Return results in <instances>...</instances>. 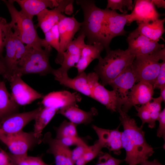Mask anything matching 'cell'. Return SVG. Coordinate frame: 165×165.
Segmentation results:
<instances>
[{"label":"cell","instance_id":"obj_17","mask_svg":"<svg viewBox=\"0 0 165 165\" xmlns=\"http://www.w3.org/2000/svg\"><path fill=\"white\" fill-rule=\"evenodd\" d=\"M80 95L76 93L66 90L50 92L44 96L41 103L43 106L53 108L58 111L62 108L72 105H77L81 100Z\"/></svg>","mask_w":165,"mask_h":165},{"label":"cell","instance_id":"obj_32","mask_svg":"<svg viewBox=\"0 0 165 165\" xmlns=\"http://www.w3.org/2000/svg\"><path fill=\"white\" fill-rule=\"evenodd\" d=\"M152 100H153L152 102H150L147 103L151 118V123L148 127L151 128L155 127L156 121L157 120L161 112V104L163 101L160 97L156 98H153Z\"/></svg>","mask_w":165,"mask_h":165},{"label":"cell","instance_id":"obj_20","mask_svg":"<svg viewBox=\"0 0 165 165\" xmlns=\"http://www.w3.org/2000/svg\"><path fill=\"white\" fill-rule=\"evenodd\" d=\"M136 82L131 64L109 84L121 100L122 106L128 98L129 90L132 88Z\"/></svg>","mask_w":165,"mask_h":165},{"label":"cell","instance_id":"obj_44","mask_svg":"<svg viewBox=\"0 0 165 165\" xmlns=\"http://www.w3.org/2000/svg\"><path fill=\"white\" fill-rule=\"evenodd\" d=\"M0 165H15L7 153L0 147Z\"/></svg>","mask_w":165,"mask_h":165},{"label":"cell","instance_id":"obj_24","mask_svg":"<svg viewBox=\"0 0 165 165\" xmlns=\"http://www.w3.org/2000/svg\"><path fill=\"white\" fill-rule=\"evenodd\" d=\"M58 112L70 121L77 125L90 123L93 120L94 116L98 114L97 110L95 108H92L89 111L86 112L79 108L78 105L67 106L60 109Z\"/></svg>","mask_w":165,"mask_h":165},{"label":"cell","instance_id":"obj_22","mask_svg":"<svg viewBox=\"0 0 165 165\" xmlns=\"http://www.w3.org/2000/svg\"><path fill=\"white\" fill-rule=\"evenodd\" d=\"M92 127L96 133L99 140L102 143L104 148L115 154L119 155L123 148L121 142V133L118 128L109 130L99 127L93 125Z\"/></svg>","mask_w":165,"mask_h":165},{"label":"cell","instance_id":"obj_11","mask_svg":"<svg viewBox=\"0 0 165 165\" xmlns=\"http://www.w3.org/2000/svg\"><path fill=\"white\" fill-rule=\"evenodd\" d=\"M127 40L128 45L127 50L135 57L150 54L165 48L164 44L150 39L136 29L129 34Z\"/></svg>","mask_w":165,"mask_h":165},{"label":"cell","instance_id":"obj_31","mask_svg":"<svg viewBox=\"0 0 165 165\" xmlns=\"http://www.w3.org/2000/svg\"><path fill=\"white\" fill-rule=\"evenodd\" d=\"M9 154L15 165H50L45 163L40 156H16Z\"/></svg>","mask_w":165,"mask_h":165},{"label":"cell","instance_id":"obj_19","mask_svg":"<svg viewBox=\"0 0 165 165\" xmlns=\"http://www.w3.org/2000/svg\"><path fill=\"white\" fill-rule=\"evenodd\" d=\"M85 37L83 34H80L69 43L63 53L62 62L61 67L56 69L57 71L67 73L70 68L75 67V64L79 60L82 50L86 44L84 42Z\"/></svg>","mask_w":165,"mask_h":165},{"label":"cell","instance_id":"obj_18","mask_svg":"<svg viewBox=\"0 0 165 165\" xmlns=\"http://www.w3.org/2000/svg\"><path fill=\"white\" fill-rule=\"evenodd\" d=\"M42 141L48 145L46 152L53 155L55 165H74L71 158L72 150L58 140L53 138L50 132L45 134Z\"/></svg>","mask_w":165,"mask_h":165},{"label":"cell","instance_id":"obj_25","mask_svg":"<svg viewBox=\"0 0 165 165\" xmlns=\"http://www.w3.org/2000/svg\"><path fill=\"white\" fill-rule=\"evenodd\" d=\"M21 8V11L31 19L45 9H53L58 5V0H13Z\"/></svg>","mask_w":165,"mask_h":165},{"label":"cell","instance_id":"obj_36","mask_svg":"<svg viewBox=\"0 0 165 165\" xmlns=\"http://www.w3.org/2000/svg\"><path fill=\"white\" fill-rule=\"evenodd\" d=\"M98 156L96 165H119L124 160L115 158L108 153L101 151Z\"/></svg>","mask_w":165,"mask_h":165},{"label":"cell","instance_id":"obj_48","mask_svg":"<svg viewBox=\"0 0 165 165\" xmlns=\"http://www.w3.org/2000/svg\"><path fill=\"white\" fill-rule=\"evenodd\" d=\"M86 164V163L82 156L75 161L74 165H85Z\"/></svg>","mask_w":165,"mask_h":165},{"label":"cell","instance_id":"obj_13","mask_svg":"<svg viewBox=\"0 0 165 165\" xmlns=\"http://www.w3.org/2000/svg\"><path fill=\"white\" fill-rule=\"evenodd\" d=\"M72 0H58V6L49 10L46 9L36 16L38 23L37 27L40 28L44 34L50 30L56 24H58L63 16L62 13L67 9L72 10Z\"/></svg>","mask_w":165,"mask_h":165},{"label":"cell","instance_id":"obj_33","mask_svg":"<svg viewBox=\"0 0 165 165\" xmlns=\"http://www.w3.org/2000/svg\"><path fill=\"white\" fill-rule=\"evenodd\" d=\"M134 4L131 0H108L106 9L119 10L123 13H127L129 10L132 11Z\"/></svg>","mask_w":165,"mask_h":165},{"label":"cell","instance_id":"obj_29","mask_svg":"<svg viewBox=\"0 0 165 165\" xmlns=\"http://www.w3.org/2000/svg\"><path fill=\"white\" fill-rule=\"evenodd\" d=\"M58 111L57 110L53 108L42 107L34 119L33 133L36 138L42 140L43 130Z\"/></svg>","mask_w":165,"mask_h":165},{"label":"cell","instance_id":"obj_5","mask_svg":"<svg viewBox=\"0 0 165 165\" xmlns=\"http://www.w3.org/2000/svg\"><path fill=\"white\" fill-rule=\"evenodd\" d=\"M52 50L50 46L41 50L28 48L25 56L16 63L13 75L17 74L21 76L28 74H38L43 76L52 74L54 69L49 61Z\"/></svg>","mask_w":165,"mask_h":165},{"label":"cell","instance_id":"obj_3","mask_svg":"<svg viewBox=\"0 0 165 165\" xmlns=\"http://www.w3.org/2000/svg\"><path fill=\"white\" fill-rule=\"evenodd\" d=\"M6 5L11 17L9 23L13 33L25 44L27 48L41 50L42 47L48 46L44 39L40 38L37 31V27L31 19L15 8L13 0H3Z\"/></svg>","mask_w":165,"mask_h":165},{"label":"cell","instance_id":"obj_9","mask_svg":"<svg viewBox=\"0 0 165 165\" xmlns=\"http://www.w3.org/2000/svg\"><path fill=\"white\" fill-rule=\"evenodd\" d=\"M82 24L74 16L67 17L64 15L58 24L59 34V51L55 60V62L61 64L63 59V53L69 43L73 40L75 33Z\"/></svg>","mask_w":165,"mask_h":165},{"label":"cell","instance_id":"obj_39","mask_svg":"<svg viewBox=\"0 0 165 165\" xmlns=\"http://www.w3.org/2000/svg\"><path fill=\"white\" fill-rule=\"evenodd\" d=\"M8 23L5 18L0 17V58H2L4 47L6 30Z\"/></svg>","mask_w":165,"mask_h":165},{"label":"cell","instance_id":"obj_35","mask_svg":"<svg viewBox=\"0 0 165 165\" xmlns=\"http://www.w3.org/2000/svg\"><path fill=\"white\" fill-rule=\"evenodd\" d=\"M103 148L102 143L99 140L89 146L88 150L82 156L86 163L98 156Z\"/></svg>","mask_w":165,"mask_h":165},{"label":"cell","instance_id":"obj_28","mask_svg":"<svg viewBox=\"0 0 165 165\" xmlns=\"http://www.w3.org/2000/svg\"><path fill=\"white\" fill-rule=\"evenodd\" d=\"M19 106L8 91L4 81L0 82V121L9 115L18 112Z\"/></svg>","mask_w":165,"mask_h":165},{"label":"cell","instance_id":"obj_43","mask_svg":"<svg viewBox=\"0 0 165 165\" xmlns=\"http://www.w3.org/2000/svg\"><path fill=\"white\" fill-rule=\"evenodd\" d=\"M58 140L64 145L68 147L73 145L77 146L85 143L83 140L79 137L76 138H63Z\"/></svg>","mask_w":165,"mask_h":165},{"label":"cell","instance_id":"obj_49","mask_svg":"<svg viewBox=\"0 0 165 165\" xmlns=\"http://www.w3.org/2000/svg\"><path fill=\"white\" fill-rule=\"evenodd\" d=\"M6 72V69L4 64L2 60H0V74L3 77L4 76Z\"/></svg>","mask_w":165,"mask_h":165},{"label":"cell","instance_id":"obj_6","mask_svg":"<svg viewBox=\"0 0 165 165\" xmlns=\"http://www.w3.org/2000/svg\"><path fill=\"white\" fill-rule=\"evenodd\" d=\"M160 60L165 61V48L152 54L135 57L131 67L137 81L145 82L153 85L160 69Z\"/></svg>","mask_w":165,"mask_h":165},{"label":"cell","instance_id":"obj_46","mask_svg":"<svg viewBox=\"0 0 165 165\" xmlns=\"http://www.w3.org/2000/svg\"><path fill=\"white\" fill-rule=\"evenodd\" d=\"M140 164L141 165H163L156 159H154L152 161H149L147 160L143 162Z\"/></svg>","mask_w":165,"mask_h":165},{"label":"cell","instance_id":"obj_1","mask_svg":"<svg viewBox=\"0 0 165 165\" xmlns=\"http://www.w3.org/2000/svg\"><path fill=\"white\" fill-rule=\"evenodd\" d=\"M119 112L123 128L121 142L122 148L126 152L124 160L129 165L141 164L152 155L153 149L146 142L142 127L138 126L135 120L127 113L121 110Z\"/></svg>","mask_w":165,"mask_h":165},{"label":"cell","instance_id":"obj_16","mask_svg":"<svg viewBox=\"0 0 165 165\" xmlns=\"http://www.w3.org/2000/svg\"><path fill=\"white\" fill-rule=\"evenodd\" d=\"M134 7L130 14H128V25L136 21L137 23L148 22L159 19L161 15L156 10L150 0L134 1Z\"/></svg>","mask_w":165,"mask_h":165},{"label":"cell","instance_id":"obj_41","mask_svg":"<svg viewBox=\"0 0 165 165\" xmlns=\"http://www.w3.org/2000/svg\"><path fill=\"white\" fill-rule=\"evenodd\" d=\"M164 85H165V61H163L161 63L160 71L153 85V87L154 89H160Z\"/></svg>","mask_w":165,"mask_h":165},{"label":"cell","instance_id":"obj_14","mask_svg":"<svg viewBox=\"0 0 165 165\" xmlns=\"http://www.w3.org/2000/svg\"><path fill=\"white\" fill-rule=\"evenodd\" d=\"M42 107L29 112L14 113L5 117L0 121V134H13L23 130L25 126L35 119Z\"/></svg>","mask_w":165,"mask_h":165},{"label":"cell","instance_id":"obj_37","mask_svg":"<svg viewBox=\"0 0 165 165\" xmlns=\"http://www.w3.org/2000/svg\"><path fill=\"white\" fill-rule=\"evenodd\" d=\"M13 37L16 49L15 56V65L16 66V63L26 54L28 48L26 47L24 45V44L21 41L18 37L14 33Z\"/></svg>","mask_w":165,"mask_h":165},{"label":"cell","instance_id":"obj_26","mask_svg":"<svg viewBox=\"0 0 165 165\" xmlns=\"http://www.w3.org/2000/svg\"><path fill=\"white\" fill-rule=\"evenodd\" d=\"M104 49L103 45L100 43L86 44L82 50L79 60L75 66L77 69L78 74L84 72L94 60H98L101 57V53Z\"/></svg>","mask_w":165,"mask_h":165},{"label":"cell","instance_id":"obj_21","mask_svg":"<svg viewBox=\"0 0 165 165\" xmlns=\"http://www.w3.org/2000/svg\"><path fill=\"white\" fill-rule=\"evenodd\" d=\"M55 80L62 85L77 91L90 97V90L87 74L84 72L74 78L69 77L67 73H61L54 69L52 74Z\"/></svg>","mask_w":165,"mask_h":165},{"label":"cell","instance_id":"obj_47","mask_svg":"<svg viewBox=\"0 0 165 165\" xmlns=\"http://www.w3.org/2000/svg\"><path fill=\"white\" fill-rule=\"evenodd\" d=\"M160 89V95L159 96L163 101L165 102V85L161 86Z\"/></svg>","mask_w":165,"mask_h":165},{"label":"cell","instance_id":"obj_42","mask_svg":"<svg viewBox=\"0 0 165 165\" xmlns=\"http://www.w3.org/2000/svg\"><path fill=\"white\" fill-rule=\"evenodd\" d=\"M157 120L159 122V126L157 130V136L159 137L165 139V109L161 112Z\"/></svg>","mask_w":165,"mask_h":165},{"label":"cell","instance_id":"obj_34","mask_svg":"<svg viewBox=\"0 0 165 165\" xmlns=\"http://www.w3.org/2000/svg\"><path fill=\"white\" fill-rule=\"evenodd\" d=\"M45 41L48 46L54 48L58 53L59 51V34L58 24L45 33Z\"/></svg>","mask_w":165,"mask_h":165},{"label":"cell","instance_id":"obj_23","mask_svg":"<svg viewBox=\"0 0 165 165\" xmlns=\"http://www.w3.org/2000/svg\"><path fill=\"white\" fill-rule=\"evenodd\" d=\"M13 32L9 25L7 26L4 47L6 54L1 60L6 69V72L3 77L9 81L13 74L15 68V56L16 49L13 37Z\"/></svg>","mask_w":165,"mask_h":165},{"label":"cell","instance_id":"obj_15","mask_svg":"<svg viewBox=\"0 0 165 165\" xmlns=\"http://www.w3.org/2000/svg\"><path fill=\"white\" fill-rule=\"evenodd\" d=\"M154 90L153 85L148 82H138L131 88L121 110L127 113L133 106L142 105L150 102L152 99Z\"/></svg>","mask_w":165,"mask_h":165},{"label":"cell","instance_id":"obj_45","mask_svg":"<svg viewBox=\"0 0 165 165\" xmlns=\"http://www.w3.org/2000/svg\"><path fill=\"white\" fill-rule=\"evenodd\" d=\"M153 4L158 8H165V1L163 0H152Z\"/></svg>","mask_w":165,"mask_h":165},{"label":"cell","instance_id":"obj_38","mask_svg":"<svg viewBox=\"0 0 165 165\" xmlns=\"http://www.w3.org/2000/svg\"><path fill=\"white\" fill-rule=\"evenodd\" d=\"M138 111L137 116L141 119L142 124L141 127H142L144 124L147 123L149 125L151 123L150 113L147 104L141 105L140 107L135 106Z\"/></svg>","mask_w":165,"mask_h":165},{"label":"cell","instance_id":"obj_8","mask_svg":"<svg viewBox=\"0 0 165 165\" xmlns=\"http://www.w3.org/2000/svg\"><path fill=\"white\" fill-rule=\"evenodd\" d=\"M0 140L6 145L11 154L16 156L27 155L29 150L42 141L35 137L33 132L23 130L13 134H1Z\"/></svg>","mask_w":165,"mask_h":165},{"label":"cell","instance_id":"obj_12","mask_svg":"<svg viewBox=\"0 0 165 165\" xmlns=\"http://www.w3.org/2000/svg\"><path fill=\"white\" fill-rule=\"evenodd\" d=\"M21 76L14 74L10 77V82L11 95L16 103L19 105L29 104L33 101L42 98L44 96L37 91L21 79Z\"/></svg>","mask_w":165,"mask_h":165},{"label":"cell","instance_id":"obj_4","mask_svg":"<svg viewBox=\"0 0 165 165\" xmlns=\"http://www.w3.org/2000/svg\"><path fill=\"white\" fill-rule=\"evenodd\" d=\"M106 56L101 57L94 69L101 79L102 85H107L132 64L135 56L128 50L119 49L106 51Z\"/></svg>","mask_w":165,"mask_h":165},{"label":"cell","instance_id":"obj_27","mask_svg":"<svg viewBox=\"0 0 165 165\" xmlns=\"http://www.w3.org/2000/svg\"><path fill=\"white\" fill-rule=\"evenodd\" d=\"M165 19L159 18L148 22L137 23L136 28L141 34L150 39L157 42L164 40L162 35L165 32L164 24Z\"/></svg>","mask_w":165,"mask_h":165},{"label":"cell","instance_id":"obj_7","mask_svg":"<svg viewBox=\"0 0 165 165\" xmlns=\"http://www.w3.org/2000/svg\"><path fill=\"white\" fill-rule=\"evenodd\" d=\"M90 90V97L104 105L111 112H118L122 106L121 101L114 90L109 91L98 82L99 77L94 72L87 74Z\"/></svg>","mask_w":165,"mask_h":165},{"label":"cell","instance_id":"obj_2","mask_svg":"<svg viewBox=\"0 0 165 165\" xmlns=\"http://www.w3.org/2000/svg\"><path fill=\"white\" fill-rule=\"evenodd\" d=\"M76 2L81 6L84 15L79 34L84 35L87 44L100 43L105 48L104 28L107 9L98 7L93 0H78Z\"/></svg>","mask_w":165,"mask_h":165},{"label":"cell","instance_id":"obj_10","mask_svg":"<svg viewBox=\"0 0 165 165\" xmlns=\"http://www.w3.org/2000/svg\"><path fill=\"white\" fill-rule=\"evenodd\" d=\"M107 9L104 28L105 49L106 51L110 50L109 45L113 38L126 34L127 32L125 30L124 28L126 24H128V14H120L115 10Z\"/></svg>","mask_w":165,"mask_h":165},{"label":"cell","instance_id":"obj_40","mask_svg":"<svg viewBox=\"0 0 165 165\" xmlns=\"http://www.w3.org/2000/svg\"><path fill=\"white\" fill-rule=\"evenodd\" d=\"M89 148V146L85 142L77 145L76 148L72 150L71 158L74 163L77 159L84 155Z\"/></svg>","mask_w":165,"mask_h":165},{"label":"cell","instance_id":"obj_30","mask_svg":"<svg viewBox=\"0 0 165 165\" xmlns=\"http://www.w3.org/2000/svg\"><path fill=\"white\" fill-rule=\"evenodd\" d=\"M77 125L70 121L64 120L55 130L56 132V138L59 139L63 138H76L78 135L76 129Z\"/></svg>","mask_w":165,"mask_h":165}]
</instances>
